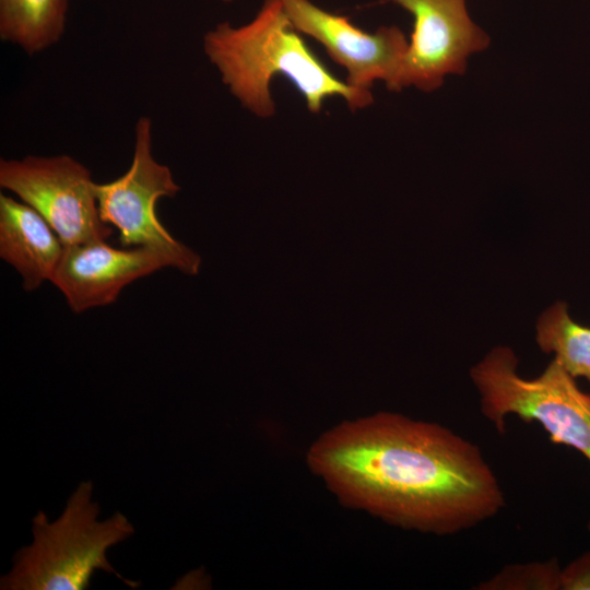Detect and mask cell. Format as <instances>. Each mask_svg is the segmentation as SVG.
<instances>
[{
	"mask_svg": "<svg viewBox=\"0 0 590 590\" xmlns=\"http://www.w3.org/2000/svg\"><path fill=\"white\" fill-rule=\"evenodd\" d=\"M308 463L345 503L421 532L456 534L505 506L477 445L397 413L332 428L312 445Z\"/></svg>",
	"mask_w": 590,
	"mask_h": 590,
	"instance_id": "cell-1",
	"label": "cell"
},
{
	"mask_svg": "<svg viewBox=\"0 0 590 590\" xmlns=\"http://www.w3.org/2000/svg\"><path fill=\"white\" fill-rule=\"evenodd\" d=\"M203 50L231 94L259 118L275 114L271 83L276 76L295 85L312 114L334 96L352 111L374 102L371 92L353 88L327 68L292 26L280 0H263L244 25L219 23L205 33Z\"/></svg>",
	"mask_w": 590,
	"mask_h": 590,
	"instance_id": "cell-2",
	"label": "cell"
},
{
	"mask_svg": "<svg viewBox=\"0 0 590 590\" xmlns=\"http://www.w3.org/2000/svg\"><path fill=\"white\" fill-rule=\"evenodd\" d=\"M92 481L81 482L58 519L43 511L32 519L33 542L19 550L11 570L1 577L2 590H85L96 570L118 573L107 551L134 533L121 512L99 521Z\"/></svg>",
	"mask_w": 590,
	"mask_h": 590,
	"instance_id": "cell-3",
	"label": "cell"
},
{
	"mask_svg": "<svg viewBox=\"0 0 590 590\" xmlns=\"http://www.w3.org/2000/svg\"><path fill=\"white\" fill-rule=\"evenodd\" d=\"M483 415L499 433L506 416L538 422L554 444L578 450L590 461V394L553 358L541 375L518 374V358L508 346L492 349L470 369Z\"/></svg>",
	"mask_w": 590,
	"mask_h": 590,
	"instance_id": "cell-4",
	"label": "cell"
},
{
	"mask_svg": "<svg viewBox=\"0 0 590 590\" xmlns=\"http://www.w3.org/2000/svg\"><path fill=\"white\" fill-rule=\"evenodd\" d=\"M95 196L101 219L119 232L122 247L155 249L173 262V268L189 275L198 273L201 258L178 241L157 217L161 198L175 197L180 187L168 166L152 154V122L141 117L134 128V149L129 169L120 177L95 182Z\"/></svg>",
	"mask_w": 590,
	"mask_h": 590,
	"instance_id": "cell-5",
	"label": "cell"
},
{
	"mask_svg": "<svg viewBox=\"0 0 590 590\" xmlns=\"http://www.w3.org/2000/svg\"><path fill=\"white\" fill-rule=\"evenodd\" d=\"M0 186L35 209L64 246L106 240L88 168L69 155L0 161Z\"/></svg>",
	"mask_w": 590,
	"mask_h": 590,
	"instance_id": "cell-6",
	"label": "cell"
},
{
	"mask_svg": "<svg viewBox=\"0 0 590 590\" xmlns=\"http://www.w3.org/2000/svg\"><path fill=\"white\" fill-rule=\"evenodd\" d=\"M413 15V31L396 92L437 90L449 74H463L468 57L486 49L489 36L470 17L465 0H390Z\"/></svg>",
	"mask_w": 590,
	"mask_h": 590,
	"instance_id": "cell-7",
	"label": "cell"
},
{
	"mask_svg": "<svg viewBox=\"0 0 590 590\" xmlns=\"http://www.w3.org/2000/svg\"><path fill=\"white\" fill-rule=\"evenodd\" d=\"M292 26L318 42L329 57L346 72V83L370 92L384 81L396 92L397 80L409 40L394 25L374 33L357 27L347 16L327 11L311 0H280Z\"/></svg>",
	"mask_w": 590,
	"mask_h": 590,
	"instance_id": "cell-8",
	"label": "cell"
},
{
	"mask_svg": "<svg viewBox=\"0 0 590 590\" xmlns=\"http://www.w3.org/2000/svg\"><path fill=\"white\" fill-rule=\"evenodd\" d=\"M167 267L169 257L155 249L96 240L66 246L51 283L80 314L114 303L125 286Z\"/></svg>",
	"mask_w": 590,
	"mask_h": 590,
	"instance_id": "cell-9",
	"label": "cell"
},
{
	"mask_svg": "<svg viewBox=\"0 0 590 590\" xmlns=\"http://www.w3.org/2000/svg\"><path fill=\"white\" fill-rule=\"evenodd\" d=\"M64 247L35 209L0 194V257L19 272L25 291L52 281Z\"/></svg>",
	"mask_w": 590,
	"mask_h": 590,
	"instance_id": "cell-10",
	"label": "cell"
},
{
	"mask_svg": "<svg viewBox=\"0 0 590 590\" xmlns=\"http://www.w3.org/2000/svg\"><path fill=\"white\" fill-rule=\"evenodd\" d=\"M67 13L68 0H0V38L40 52L61 38Z\"/></svg>",
	"mask_w": 590,
	"mask_h": 590,
	"instance_id": "cell-11",
	"label": "cell"
},
{
	"mask_svg": "<svg viewBox=\"0 0 590 590\" xmlns=\"http://www.w3.org/2000/svg\"><path fill=\"white\" fill-rule=\"evenodd\" d=\"M536 343L574 378L590 381V328L577 323L567 304L557 302L545 309L536 323Z\"/></svg>",
	"mask_w": 590,
	"mask_h": 590,
	"instance_id": "cell-12",
	"label": "cell"
},
{
	"mask_svg": "<svg viewBox=\"0 0 590 590\" xmlns=\"http://www.w3.org/2000/svg\"><path fill=\"white\" fill-rule=\"evenodd\" d=\"M562 568L557 559L512 564L480 582L479 590H560Z\"/></svg>",
	"mask_w": 590,
	"mask_h": 590,
	"instance_id": "cell-13",
	"label": "cell"
},
{
	"mask_svg": "<svg viewBox=\"0 0 590 590\" xmlns=\"http://www.w3.org/2000/svg\"><path fill=\"white\" fill-rule=\"evenodd\" d=\"M560 590H590V551L562 568Z\"/></svg>",
	"mask_w": 590,
	"mask_h": 590,
	"instance_id": "cell-14",
	"label": "cell"
},
{
	"mask_svg": "<svg viewBox=\"0 0 590 590\" xmlns=\"http://www.w3.org/2000/svg\"><path fill=\"white\" fill-rule=\"evenodd\" d=\"M221 1L228 3V2H232L233 0H221Z\"/></svg>",
	"mask_w": 590,
	"mask_h": 590,
	"instance_id": "cell-15",
	"label": "cell"
},
{
	"mask_svg": "<svg viewBox=\"0 0 590 590\" xmlns=\"http://www.w3.org/2000/svg\"><path fill=\"white\" fill-rule=\"evenodd\" d=\"M588 529H589V531H590V521H589V523H588Z\"/></svg>",
	"mask_w": 590,
	"mask_h": 590,
	"instance_id": "cell-16",
	"label": "cell"
}]
</instances>
